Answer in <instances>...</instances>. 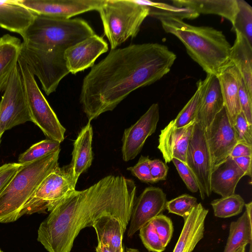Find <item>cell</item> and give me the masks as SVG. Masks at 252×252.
I'll return each mask as SVG.
<instances>
[{"instance_id":"6da1fadb","label":"cell","mask_w":252,"mask_h":252,"mask_svg":"<svg viewBox=\"0 0 252 252\" xmlns=\"http://www.w3.org/2000/svg\"><path fill=\"white\" fill-rule=\"evenodd\" d=\"M176 59L166 46L157 43L111 50L83 80L79 100L89 122L113 110L133 91L162 78Z\"/></svg>"},{"instance_id":"7a4b0ae2","label":"cell","mask_w":252,"mask_h":252,"mask_svg":"<svg viewBox=\"0 0 252 252\" xmlns=\"http://www.w3.org/2000/svg\"><path fill=\"white\" fill-rule=\"evenodd\" d=\"M134 182L107 176L88 188L75 190L40 223L37 241L48 252H70L81 230L105 215L117 218L126 230L134 204Z\"/></svg>"},{"instance_id":"3957f363","label":"cell","mask_w":252,"mask_h":252,"mask_svg":"<svg viewBox=\"0 0 252 252\" xmlns=\"http://www.w3.org/2000/svg\"><path fill=\"white\" fill-rule=\"evenodd\" d=\"M93 28L80 18L62 19L37 15L21 36L20 57L49 95L69 72L64 60L66 50L94 35Z\"/></svg>"},{"instance_id":"277c9868","label":"cell","mask_w":252,"mask_h":252,"mask_svg":"<svg viewBox=\"0 0 252 252\" xmlns=\"http://www.w3.org/2000/svg\"><path fill=\"white\" fill-rule=\"evenodd\" d=\"M164 31L176 36L190 58L207 74L217 75L229 61L231 46L221 31L188 24L174 17H160Z\"/></svg>"},{"instance_id":"5b68a950","label":"cell","mask_w":252,"mask_h":252,"mask_svg":"<svg viewBox=\"0 0 252 252\" xmlns=\"http://www.w3.org/2000/svg\"><path fill=\"white\" fill-rule=\"evenodd\" d=\"M60 148L35 161L24 164L0 194V223L14 222L35 190L59 166Z\"/></svg>"},{"instance_id":"8992f818","label":"cell","mask_w":252,"mask_h":252,"mask_svg":"<svg viewBox=\"0 0 252 252\" xmlns=\"http://www.w3.org/2000/svg\"><path fill=\"white\" fill-rule=\"evenodd\" d=\"M97 11L104 34L113 50L136 36L149 9L134 0H103Z\"/></svg>"},{"instance_id":"52a82bcc","label":"cell","mask_w":252,"mask_h":252,"mask_svg":"<svg viewBox=\"0 0 252 252\" xmlns=\"http://www.w3.org/2000/svg\"><path fill=\"white\" fill-rule=\"evenodd\" d=\"M18 66L32 122L49 139L61 143L64 139L65 128L39 89L35 76L20 57Z\"/></svg>"},{"instance_id":"ba28073f","label":"cell","mask_w":252,"mask_h":252,"mask_svg":"<svg viewBox=\"0 0 252 252\" xmlns=\"http://www.w3.org/2000/svg\"><path fill=\"white\" fill-rule=\"evenodd\" d=\"M69 165L58 167L41 183L24 206L20 218L25 215L51 212L75 189Z\"/></svg>"},{"instance_id":"9c48e42d","label":"cell","mask_w":252,"mask_h":252,"mask_svg":"<svg viewBox=\"0 0 252 252\" xmlns=\"http://www.w3.org/2000/svg\"><path fill=\"white\" fill-rule=\"evenodd\" d=\"M28 121L32 119L17 64L0 101V132Z\"/></svg>"},{"instance_id":"30bf717a","label":"cell","mask_w":252,"mask_h":252,"mask_svg":"<svg viewBox=\"0 0 252 252\" xmlns=\"http://www.w3.org/2000/svg\"><path fill=\"white\" fill-rule=\"evenodd\" d=\"M186 164L196 179L202 199L211 193L210 176L212 170L211 155L205 128L195 121L188 147Z\"/></svg>"},{"instance_id":"8fae6325","label":"cell","mask_w":252,"mask_h":252,"mask_svg":"<svg viewBox=\"0 0 252 252\" xmlns=\"http://www.w3.org/2000/svg\"><path fill=\"white\" fill-rule=\"evenodd\" d=\"M205 129L213 169L229 157L233 148L238 143L233 126L224 106Z\"/></svg>"},{"instance_id":"7c38bea8","label":"cell","mask_w":252,"mask_h":252,"mask_svg":"<svg viewBox=\"0 0 252 252\" xmlns=\"http://www.w3.org/2000/svg\"><path fill=\"white\" fill-rule=\"evenodd\" d=\"M159 119L158 104L153 103L135 123L125 129L122 148L125 161L134 159L140 153L147 139L155 132Z\"/></svg>"},{"instance_id":"4fadbf2b","label":"cell","mask_w":252,"mask_h":252,"mask_svg":"<svg viewBox=\"0 0 252 252\" xmlns=\"http://www.w3.org/2000/svg\"><path fill=\"white\" fill-rule=\"evenodd\" d=\"M103 0H20L37 15L68 19L92 10L97 11Z\"/></svg>"},{"instance_id":"5bb4252c","label":"cell","mask_w":252,"mask_h":252,"mask_svg":"<svg viewBox=\"0 0 252 252\" xmlns=\"http://www.w3.org/2000/svg\"><path fill=\"white\" fill-rule=\"evenodd\" d=\"M166 202V194L161 189L153 186L145 188L134 204L127 236L132 237L143 226L162 214Z\"/></svg>"},{"instance_id":"9a60e30c","label":"cell","mask_w":252,"mask_h":252,"mask_svg":"<svg viewBox=\"0 0 252 252\" xmlns=\"http://www.w3.org/2000/svg\"><path fill=\"white\" fill-rule=\"evenodd\" d=\"M108 50L107 42L94 34L68 48L64 53L66 68L75 74L94 65L95 60Z\"/></svg>"},{"instance_id":"2e32d148","label":"cell","mask_w":252,"mask_h":252,"mask_svg":"<svg viewBox=\"0 0 252 252\" xmlns=\"http://www.w3.org/2000/svg\"><path fill=\"white\" fill-rule=\"evenodd\" d=\"M195 121L179 128L174 127L170 122L159 135L158 149L162 155L165 162L177 158L186 163L189 143Z\"/></svg>"},{"instance_id":"e0dca14e","label":"cell","mask_w":252,"mask_h":252,"mask_svg":"<svg viewBox=\"0 0 252 252\" xmlns=\"http://www.w3.org/2000/svg\"><path fill=\"white\" fill-rule=\"evenodd\" d=\"M223 107L218 78L215 74H207L205 79L201 80V99L195 121L206 128Z\"/></svg>"},{"instance_id":"ac0fdd59","label":"cell","mask_w":252,"mask_h":252,"mask_svg":"<svg viewBox=\"0 0 252 252\" xmlns=\"http://www.w3.org/2000/svg\"><path fill=\"white\" fill-rule=\"evenodd\" d=\"M208 210L199 203L184 219V223L173 252H192L203 238Z\"/></svg>"},{"instance_id":"d6986e66","label":"cell","mask_w":252,"mask_h":252,"mask_svg":"<svg viewBox=\"0 0 252 252\" xmlns=\"http://www.w3.org/2000/svg\"><path fill=\"white\" fill-rule=\"evenodd\" d=\"M216 76L219 81L224 106L233 126L237 116L241 112L238 92L241 76L229 61L220 68Z\"/></svg>"},{"instance_id":"ffe728a7","label":"cell","mask_w":252,"mask_h":252,"mask_svg":"<svg viewBox=\"0 0 252 252\" xmlns=\"http://www.w3.org/2000/svg\"><path fill=\"white\" fill-rule=\"evenodd\" d=\"M36 16L20 0H0V27L10 32L22 35Z\"/></svg>"},{"instance_id":"44dd1931","label":"cell","mask_w":252,"mask_h":252,"mask_svg":"<svg viewBox=\"0 0 252 252\" xmlns=\"http://www.w3.org/2000/svg\"><path fill=\"white\" fill-rule=\"evenodd\" d=\"M244 176V172L233 158L228 157L212 169L210 176L211 190L221 197L232 195L235 193L238 182Z\"/></svg>"},{"instance_id":"7402d4cb","label":"cell","mask_w":252,"mask_h":252,"mask_svg":"<svg viewBox=\"0 0 252 252\" xmlns=\"http://www.w3.org/2000/svg\"><path fill=\"white\" fill-rule=\"evenodd\" d=\"M93 128L90 122L79 132L73 144L72 159L69 165L72 179L76 185L80 175L91 165L93 159L92 152Z\"/></svg>"},{"instance_id":"603a6c76","label":"cell","mask_w":252,"mask_h":252,"mask_svg":"<svg viewBox=\"0 0 252 252\" xmlns=\"http://www.w3.org/2000/svg\"><path fill=\"white\" fill-rule=\"evenodd\" d=\"M172 2L175 6L192 9L199 14L221 16L232 25L239 11L237 0H175Z\"/></svg>"},{"instance_id":"cb8c5ba5","label":"cell","mask_w":252,"mask_h":252,"mask_svg":"<svg viewBox=\"0 0 252 252\" xmlns=\"http://www.w3.org/2000/svg\"><path fill=\"white\" fill-rule=\"evenodd\" d=\"M235 32L236 38L231 47L229 61L237 68L252 95V44L241 33Z\"/></svg>"},{"instance_id":"d4e9b609","label":"cell","mask_w":252,"mask_h":252,"mask_svg":"<svg viewBox=\"0 0 252 252\" xmlns=\"http://www.w3.org/2000/svg\"><path fill=\"white\" fill-rule=\"evenodd\" d=\"M245 211L236 221L231 222L227 242L223 252H235L242 246L250 244L252 252V202L245 204Z\"/></svg>"},{"instance_id":"484cf974","label":"cell","mask_w":252,"mask_h":252,"mask_svg":"<svg viewBox=\"0 0 252 252\" xmlns=\"http://www.w3.org/2000/svg\"><path fill=\"white\" fill-rule=\"evenodd\" d=\"M21 43L19 38L9 34L0 37V93L4 91L18 64Z\"/></svg>"},{"instance_id":"4316f807","label":"cell","mask_w":252,"mask_h":252,"mask_svg":"<svg viewBox=\"0 0 252 252\" xmlns=\"http://www.w3.org/2000/svg\"><path fill=\"white\" fill-rule=\"evenodd\" d=\"M92 227L95 231L98 244L118 251L124 249L122 240L126 230L117 218L110 215L102 216L94 222Z\"/></svg>"},{"instance_id":"83f0119b","label":"cell","mask_w":252,"mask_h":252,"mask_svg":"<svg viewBox=\"0 0 252 252\" xmlns=\"http://www.w3.org/2000/svg\"><path fill=\"white\" fill-rule=\"evenodd\" d=\"M141 5L149 8V16L157 19L160 17H174L181 20L184 19H193L199 15L195 11L185 7H180L174 5L154 2L146 0H134Z\"/></svg>"},{"instance_id":"f1b7e54d","label":"cell","mask_w":252,"mask_h":252,"mask_svg":"<svg viewBox=\"0 0 252 252\" xmlns=\"http://www.w3.org/2000/svg\"><path fill=\"white\" fill-rule=\"evenodd\" d=\"M211 204L214 215L218 218H227L241 213L245 206L243 198L238 194L222 197L213 200Z\"/></svg>"},{"instance_id":"f546056e","label":"cell","mask_w":252,"mask_h":252,"mask_svg":"<svg viewBox=\"0 0 252 252\" xmlns=\"http://www.w3.org/2000/svg\"><path fill=\"white\" fill-rule=\"evenodd\" d=\"M197 89L176 118L170 123L177 128L184 127L195 121L201 95V80L196 83Z\"/></svg>"},{"instance_id":"4dcf8cb0","label":"cell","mask_w":252,"mask_h":252,"mask_svg":"<svg viewBox=\"0 0 252 252\" xmlns=\"http://www.w3.org/2000/svg\"><path fill=\"white\" fill-rule=\"evenodd\" d=\"M237 1L239 11L232 30L241 33L252 44V7L245 0Z\"/></svg>"},{"instance_id":"1f68e13d","label":"cell","mask_w":252,"mask_h":252,"mask_svg":"<svg viewBox=\"0 0 252 252\" xmlns=\"http://www.w3.org/2000/svg\"><path fill=\"white\" fill-rule=\"evenodd\" d=\"M60 144L49 139L35 143L19 156L18 163L24 164L38 160L60 148Z\"/></svg>"},{"instance_id":"d6a6232c","label":"cell","mask_w":252,"mask_h":252,"mask_svg":"<svg viewBox=\"0 0 252 252\" xmlns=\"http://www.w3.org/2000/svg\"><path fill=\"white\" fill-rule=\"evenodd\" d=\"M197 204L196 198L188 194H183L167 201L165 209L169 213L177 215L184 219Z\"/></svg>"},{"instance_id":"836d02e7","label":"cell","mask_w":252,"mask_h":252,"mask_svg":"<svg viewBox=\"0 0 252 252\" xmlns=\"http://www.w3.org/2000/svg\"><path fill=\"white\" fill-rule=\"evenodd\" d=\"M140 238L145 247L152 252H163L165 247L163 245L151 221L143 226L139 230Z\"/></svg>"},{"instance_id":"e575fe53","label":"cell","mask_w":252,"mask_h":252,"mask_svg":"<svg viewBox=\"0 0 252 252\" xmlns=\"http://www.w3.org/2000/svg\"><path fill=\"white\" fill-rule=\"evenodd\" d=\"M151 222L163 245L166 248L171 239L174 230L171 220L160 214L155 218Z\"/></svg>"},{"instance_id":"d590c367","label":"cell","mask_w":252,"mask_h":252,"mask_svg":"<svg viewBox=\"0 0 252 252\" xmlns=\"http://www.w3.org/2000/svg\"><path fill=\"white\" fill-rule=\"evenodd\" d=\"M233 127L237 143L252 146V124L248 122L242 112L237 116Z\"/></svg>"},{"instance_id":"8d00e7d4","label":"cell","mask_w":252,"mask_h":252,"mask_svg":"<svg viewBox=\"0 0 252 252\" xmlns=\"http://www.w3.org/2000/svg\"><path fill=\"white\" fill-rule=\"evenodd\" d=\"M150 160L148 156H141L137 163L127 170L142 182L154 183L150 173Z\"/></svg>"},{"instance_id":"74e56055","label":"cell","mask_w":252,"mask_h":252,"mask_svg":"<svg viewBox=\"0 0 252 252\" xmlns=\"http://www.w3.org/2000/svg\"><path fill=\"white\" fill-rule=\"evenodd\" d=\"M172 161L188 189L192 192H197L199 187L197 181L186 164L175 158Z\"/></svg>"},{"instance_id":"f35d334b","label":"cell","mask_w":252,"mask_h":252,"mask_svg":"<svg viewBox=\"0 0 252 252\" xmlns=\"http://www.w3.org/2000/svg\"><path fill=\"white\" fill-rule=\"evenodd\" d=\"M238 96L241 112L248 122L252 124V95L249 93L242 78L240 82Z\"/></svg>"},{"instance_id":"ab89813d","label":"cell","mask_w":252,"mask_h":252,"mask_svg":"<svg viewBox=\"0 0 252 252\" xmlns=\"http://www.w3.org/2000/svg\"><path fill=\"white\" fill-rule=\"evenodd\" d=\"M22 165L19 163H9L0 167V194Z\"/></svg>"},{"instance_id":"60d3db41","label":"cell","mask_w":252,"mask_h":252,"mask_svg":"<svg viewBox=\"0 0 252 252\" xmlns=\"http://www.w3.org/2000/svg\"><path fill=\"white\" fill-rule=\"evenodd\" d=\"M149 165L154 183L166 180L168 167L165 162L159 159H150Z\"/></svg>"},{"instance_id":"b9f144b4","label":"cell","mask_w":252,"mask_h":252,"mask_svg":"<svg viewBox=\"0 0 252 252\" xmlns=\"http://www.w3.org/2000/svg\"><path fill=\"white\" fill-rule=\"evenodd\" d=\"M229 157L232 158L241 157H252V146L242 143H238L233 148Z\"/></svg>"},{"instance_id":"7bdbcfd3","label":"cell","mask_w":252,"mask_h":252,"mask_svg":"<svg viewBox=\"0 0 252 252\" xmlns=\"http://www.w3.org/2000/svg\"><path fill=\"white\" fill-rule=\"evenodd\" d=\"M252 157L234 158L235 163L244 172L245 175L252 177Z\"/></svg>"},{"instance_id":"ee69618b","label":"cell","mask_w":252,"mask_h":252,"mask_svg":"<svg viewBox=\"0 0 252 252\" xmlns=\"http://www.w3.org/2000/svg\"><path fill=\"white\" fill-rule=\"evenodd\" d=\"M96 252H125L124 249L123 251H118L114 250L108 246L102 244H97L95 248Z\"/></svg>"},{"instance_id":"f6af8a7d","label":"cell","mask_w":252,"mask_h":252,"mask_svg":"<svg viewBox=\"0 0 252 252\" xmlns=\"http://www.w3.org/2000/svg\"><path fill=\"white\" fill-rule=\"evenodd\" d=\"M246 246L245 245L242 246L235 252H246Z\"/></svg>"},{"instance_id":"bcb514c9","label":"cell","mask_w":252,"mask_h":252,"mask_svg":"<svg viewBox=\"0 0 252 252\" xmlns=\"http://www.w3.org/2000/svg\"><path fill=\"white\" fill-rule=\"evenodd\" d=\"M126 252H140L138 250L133 248H128L126 250Z\"/></svg>"},{"instance_id":"7dc6e473","label":"cell","mask_w":252,"mask_h":252,"mask_svg":"<svg viewBox=\"0 0 252 252\" xmlns=\"http://www.w3.org/2000/svg\"><path fill=\"white\" fill-rule=\"evenodd\" d=\"M3 133H2V132H0V143H1V137H2V135H3Z\"/></svg>"},{"instance_id":"c3c4849f","label":"cell","mask_w":252,"mask_h":252,"mask_svg":"<svg viewBox=\"0 0 252 252\" xmlns=\"http://www.w3.org/2000/svg\"><path fill=\"white\" fill-rule=\"evenodd\" d=\"M0 252H3L1 251V250L0 249Z\"/></svg>"}]
</instances>
